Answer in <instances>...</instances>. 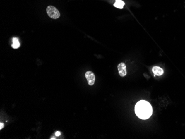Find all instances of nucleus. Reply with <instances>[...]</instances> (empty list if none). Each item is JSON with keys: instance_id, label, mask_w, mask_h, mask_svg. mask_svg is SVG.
<instances>
[{"instance_id": "2", "label": "nucleus", "mask_w": 185, "mask_h": 139, "mask_svg": "<svg viewBox=\"0 0 185 139\" xmlns=\"http://www.w3.org/2000/svg\"><path fill=\"white\" fill-rule=\"evenodd\" d=\"M46 12L48 15L52 19H57L60 17V13L59 11L53 6H48L47 7Z\"/></svg>"}, {"instance_id": "4", "label": "nucleus", "mask_w": 185, "mask_h": 139, "mask_svg": "<svg viewBox=\"0 0 185 139\" xmlns=\"http://www.w3.org/2000/svg\"><path fill=\"white\" fill-rule=\"evenodd\" d=\"M118 69L119 74L120 77H124L127 74V71H126V67L124 63H120L119 64L118 66Z\"/></svg>"}, {"instance_id": "5", "label": "nucleus", "mask_w": 185, "mask_h": 139, "mask_svg": "<svg viewBox=\"0 0 185 139\" xmlns=\"http://www.w3.org/2000/svg\"><path fill=\"white\" fill-rule=\"evenodd\" d=\"M153 73L155 75L157 76H161L164 74V70L162 69L161 67H157V66H155L152 69Z\"/></svg>"}, {"instance_id": "7", "label": "nucleus", "mask_w": 185, "mask_h": 139, "mask_svg": "<svg viewBox=\"0 0 185 139\" xmlns=\"http://www.w3.org/2000/svg\"><path fill=\"white\" fill-rule=\"evenodd\" d=\"M124 5H125V3L122 0H116L115 3L114 5L115 7H117L118 8H120V9L123 8Z\"/></svg>"}, {"instance_id": "1", "label": "nucleus", "mask_w": 185, "mask_h": 139, "mask_svg": "<svg viewBox=\"0 0 185 139\" xmlns=\"http://www.w3.org/2000/svg\"><path fill=\"white\" fill-rule=\"evenodd\" d=\"M135 111L136 115L141 119L149 118L153 114V108L151 104L145 100H141L136 104Z\"/></svg>"}, {"instance_id": "8", "label": "nucleus", "mask_w": 185, "mask_h": 139, "mask_svg": "<svg viewBox=\"0 0 185 139\" xmlns=\"http://www.w3.org/2000/svg\"><path fill=\"white\" fill-rule=\"evenodd\" d=\"M4 127V124H3V123H0V129L1 130V129H2V128Z\"/></svg>"}, {"instance_id": "9", "label": "nucleus", "mask_w": 185, "mask_h": 139, "mask_svg": "<svg viewBox=\"0 0 185 139\" xmlns=\"http://www.w3.org/2000/svg\"><path fill=\"white\" fill-rule=\"evenodd\" d=\"M61 133L59 132V131H57L56 133V136H60L61 135Z\"/></svg>"}, {"instance_id": "6", "label": "nucleus", "mask_w": 185, "mask_h": 139, "mask_svg": "<svg viewBox=\"0 0 185 139\" xmlns=\"http://www.w3.org/2000/svg\"><path fill=\"white\" fill-rule=\"evenodd\" d=\"M20 46V43L18 41V39L16 37L13 38L12 39V47L14 49H17L18 48H19Z\"/></svg>"}, {"instance_id": "3", "label": "nucleus", "mask_w": 185, "mask_h": 139, "mask_svg": "<svg viewBox=\"0 0 185 139\" xmlns=\"http://www.w3.org/2000/svg\"><path fill=\"white\" fill-rule=\"evenodd\" d=\"M85 78L87 80L88 83L89 85L92 86L94 85L95 80V76L94 74L91 71H88L85 73Z\"/></svg>"}]
</instances>
